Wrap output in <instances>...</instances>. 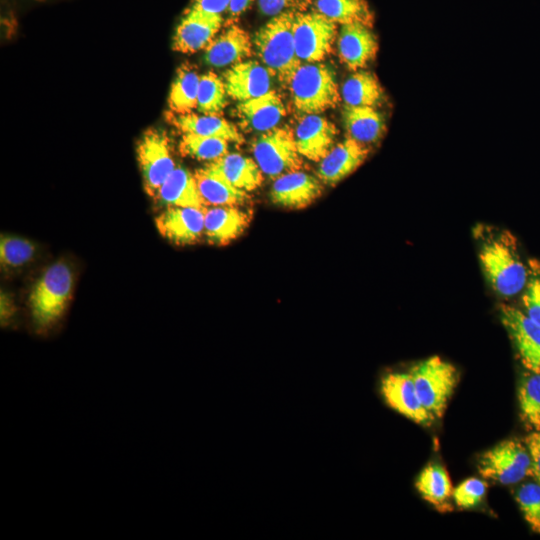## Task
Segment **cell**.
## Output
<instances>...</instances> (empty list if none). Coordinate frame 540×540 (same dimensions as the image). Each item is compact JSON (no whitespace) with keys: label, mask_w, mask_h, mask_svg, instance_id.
<instances>
[{"label":"cell","mask_w":540,"mask_h":540,"mask_svg":"<svg viewBox=\"0 0 540 540\" xmlns=\"http://www.w3.org/2000/svg\"><path fill=\"white\" fill-rule=\"evenodd\" d=\"M288 86L293 105L304 114L322 113L340 99L335 69L326 63H302Z\"/></svg>","instance_id":"cell-3"},{"label":"cell","mask_w":540,"mask_h":540,"mask_svg":"<svg viewBox=\"0 0 540 540\" xmlns=\"http://www.w3.org/2000/svg\"><path fill=\"white\" fill-rule=\"evenodd\" d=\"M252 153L263 174L273 179L300 170L303 163L294 132L287 127L261 133L252 143Z\"/></svg>","instance_id":"cell-6"},{"label":"cell","mask_w":540,"mask_h":540,"mask_svg":"<svg viewBox=\"0 0 540 540\" xmlns=\"http://www.w3.org/2000/svg\"><path fill=\"white\" fill-rule=\"evenodd\" d=\"M13 313V305L7 295H1V319L7 321Z\"/></svg>","instance_id":"cell-42"},{"label":"cell","mask_w":540,"mask_h":540,"mask_svg":"<svg viewBox=\"0 0 540 540\" xmlns=\"http://www.w3.org/2000/svg\"><path fill=\"white\" fill-rule=\"evenodd\" d=\"M479 247L480 264L493 291L502 298L521 293L528 279V264L515 237L507 230H485Z\"/></svg>","instance_id":"cell-1"},{"label":"cell","mask_w":540,"mask_h":540,"mask_svg":"<svg viewBox=\"0 0 540 540\" xmlns=\"http://www.w3.org/2000/svg\"><path fill=\"white\" fill-rule=\"evenodd\" d=\"M368 154L367 145L347 137L318 162L317 177L323 184L334 186L359 168Z\"/></svg>","instance_id":"cell-17"},{"label":"cell","mask_w":540,"mask_h":540,"mask_svg":"<svg viewBox=\"0 0 540 540\" xmlns=\"http://www.w3.org/2000/svg\"><path fill=\"white\" fill-rule=\"evenodd\" d=\"M205 207L241 206L249 199L246 191L230 184L209 163L194 173Z\"/></svg>","instance_id":"cell-23"},{"label":"cell","mask_w":540,"mask_h":540,"mask_svg":"<svg viewBox=\"0 0 540 540\" xmlns=\"http://www.w3.org/2000/svg\"><path fill=\"white\" fill-rule=\"evenodd\" d=\"M341 118L348 137L364 145L379 141L386 130L383 115L374 107L344 105Z\"/></svg>","instance_id":"cell-24"},{"label":"cell","mask_w":540,"mask_h":540,"mask_svg":"<svg viewBox=\"0 0 540 540\" xmlns=\"http://www.w3.org/2000/svg\"><path fill=\"white\" fill-rule=\"evenodd\" d=\"M252 212L240 206H209L204 210V236L210 244L224 246L248 228Z\"/></svg>","instance_id":"cell-19"},{"label":"cell","mask_w":540,"mask_h":540,"mask_svg":"<svg viewBox=\"0 0 540 540\" xmlns=\"http://www.w3.org/2000/svg\"><path fill=\"white\" fill-rule=\"evenodd\" d=\"M227 97L223 78L213 71L200 76L196 108L199 113L219 115L227 105Z\"/></svg>","instance_id":"cell-32"},{"label":"cell","mask_w":540,"mask_h":540,"mask_svg":"<svg viewBox=\"0 0 540 540\" xmlns=\"http://www.w3.org/2000/svg\"><path fill=\"white\" fill-rule=\"evenodd\" d=\"M528 270V279L521 292V310L540 326V261L529 260Z\"/></svg>","instance_id":"cell-35"},{"label":"cell","mask_w":540,"mask_h":540,"mask_svg":"<svg viewBox=\"0 0 540 540\" xmlns=\"http://www.w3.org/2000/svg\"><path fill=\"white\" fill-rule=\"evenodd\" d=\"M200 74L190 63L182 64L172 81L168 106L172 113H190L197 108Z\"/></svg>","instance_id":"cell-28"},{"label":"cell","mask_w":540,"mask_h":540,"mask_svg":"<svg viewBox=\"0 0 540 540\" xmlns=\"http://www.w3.org/2000/svg\"><path fill=\"white\" fill-rule=\"evenodd\" d=\"M499 313L521 364L527 371L540 373V326L509 304H501Z\"/></svg>","instance_id":"cell-10"},{"label":"cell","mask_w":540,"mask_h":540,"mask_svg":"<svg viewBox=\"0 0 540 540\" xmlns=\"http://www.w3.org/2000/svg\"><path fill=\"white\" fill-rule=\"evenodd\" d=\"M323 192V183L318 177L302 170H295L275 178L271 191V201L283 208L302 209Z\"/></svg>","instance_id":"cell-14"},{"label":"cell","mask_w":540,"mask_h":540,"mask_svg":"<svg viewBox=\"0 0 540 540\" xmlns=\"http://www.w3.org/2000/svg\"><path fill=\"white\" fill-rule=\"evenodd\" d=\"M380 392L390 408L415 423L430 425L434 421L422 404L409 372H389L382 376Z\"/></svg>","instance_id":"cell-11"},{"label":"cell","mask_w":540,"mask_h":540,"mask_svg":"<svg viewBox=\"0 0 540 540\" xmlns=\"http://www.w3.org/2000/svg\"><path fill=\"white\" fill-rule=\"evenodd\" d=\"M169 122L182 134L190 133L201 136L218 137L233 143H242L243 136L238 128L219 115L197 114H168Z\"/></svg>","instance_id":"cell-22"},{"label":"cell","mask_w":540,"mask_h":540,"mask_svg":"<svg viewBox=\"0 0 540 540\" xmlns=\"http://www.w3.org/2000/svg\"><path fill=\"white\" fill-rule=\"evenodd\" d=\"M478 470L486 478L508 485L530 476L531 459L524 441L508 439L485 451L478 459Z\"/></svg>","instance_id":"cell-7"},{"label":"cell","mask_w":540,"mask_h":540,"mask_svg":"<svg viewBox=\"0 0 540 540\" xmlns=\"http://www.w3.org/2000/svg\"><path fill=\"white\" fill-rule=\"evenodd\" d=\"M222 15L189 7L181 17L172 41L173 50L191 54L204 50L219 33Z\"/></svg>","instance_id":"cell-12"},{"label":"cell","mask_w":540,"mask_h":540,"mask_svg":"<svg viewBox=\"0 0 540 540\" xmlns=\"http://www.w3.org/2000/svg\"><path fill=\"white\" fill-rule=\"evenodd\" d=\"M144 189L155 198L168 176L176 168L167 135L157 129L147 130L136 148Z\"/></svg>","instance_id":"cell-9"},{"label":"cell","mask_w":540,"mask_h":540,"mask_svg":"<svg viewBox=\"0 0 540 540\" xmlns=\"http://www.w3.org/2000/svg\"><path fill=\"white\" fill-rule=\"evenodd\" d=\"M182 155L201 161H214L228 153V141L218 137L186 133L179 143Z\"/></svg>","instance_id":"cell-33"},{"label":"cell","mask_w":540,"mask_h":540,"mask_svg":"<svg viewBox=\"0 0 540 540\" xmlns=\"http://www.w3.org/2000/svg\"><path fill=\"white\" fill-rule=\"evenodd\" d=\"M422 497L439 510H448L453 487L447 470L440 464L430 463L423 468L416 480Z\"/></svg>","instance_id":"cell-29"},{"label":"cell","mask_w":540,"mask_h":540,"mask_svg":"<svg viewBox=\"0 0 540 540\" xmlns=\"http://www.w3.org/2000/svg\"><path fill=\"white\" fill-rule=\"evenodd\" d=\"M236 110L244 129L261 133L277 127L286 115V108L282 98L274 90L238 102Z\"/></svg>","instance_id":"cell-21"},{"label":"cell","mask_w":540,"mask_h":540,"mask_svg":"<svg viewBox=\"0 0 540 540\" xmlns=\"http://www.w3.org/2000/svg\"><path fill=\"white\" fill-rule=\"evenodd\" d=\"M336 40L340 61L352 71L365 68L378 51L376 34L362 23L341 25Z\"/></svg>","instance_id":"cell-16"},{"label":"cell","mask_w":540,"mask_h":540,"mask_svg":"<svg viewBox=\"0 0 540 540\" xmlns=\"http://www.w3.org/2000/svg\"><path fill=\"white\" fill-rule=\"evenodd\" d=\"M294 17L295 12L291 10L271 17L252 39L253 49L261 63L286 86L302 64L294 44Z\"/></svg>","instance_id":"cell-2"},{"label":"cell","mask_w":540,"mask_h":540,"mask_svg":"<svg viewBox=\"0 0 540 540\" xmlns=\"http://www.w3.org/2000/svg\"><path fill=\"white\" fill-rule=\"evenodd\" d=\"M35 246L27 239L2 236L0 240V262L5 268H17L32 259Z\"/></svg>","instance_id":"cell-34"},{"label":"cell","mask_w":540,"mask_h":540,"mask_svg":"<svg viewBox=\"0 0 540 540\" xmlns=\"http://www.w3.org/2000/svg\"><path fill=\"white\" fill-rule=\"evenodd\" d=\"M520 418L529 430L540 431V373L527 371L518 388Z\"/></svg>","instance_id":"cell-31"},{"label":"cell","mask_w":540,"mask_h":540,"mask_svg":"<svg viewBox=\"0 0 540 540\" xmlns=\"http://www.w3.org/2000/svg\"><path fill=\"white\" fill-rule=\"evenodd\" d=\"M341 97L345 105L375 108L382 104L384 91L374 73L360 69L343 82Z\"/></svg>","instance_id":"cell-27"},{"label":"cell","mask_w":540,"mask_h":540,"mask_svg":"<svg viewBox=\"0 0 540 540\" xmlns=\"http://www.w3.org/2000/svg\"><path fill=\"white\" fill-rule=\"evenodd\" d=\"M209 164L240 190L251 192L263 182V172L257 162L239 153H227Z\"/></svg>","instance_id":"cell-26"},{"label":"cell","mask_w":540,"mask_h":540,"mask_svg":"<svg viewBox=\"0 0 540 540\" xmlns=\"http://www.w3.org/2000/svg\"><path fill=\"white\" fill-rule=\"evenodd\" d=\"M337 135V127L319 114H305L294 131L300 155L314 162H319L331 150Z\"/></svg>","instance_id":"cell-18"},{"label":"cell","mask_w":540,"mask_h":540,"mask_svg":"<svg viewBox=\"0 0 540 540\" xmlns=\"http://www.w3.org/2000/svg\"><path fill=\"white\" fill-rule=\"evenodd\" d=\"M231 0H193L191 7L212 13L222 15L228 10Z\"/></svg>","instance_id":"cell-40"},{"label":"cell","mask_w":540,"mask_h":540,"mask_svg":"<svg viewBox=\"0 0 540 540\" xmlns=\"http://www.w3.org/2000/svg\"><path fill=\"white\" fill-rule=\"evenodd\" d=\"M73 287L71 268L62 261L50 265L34 285L29 305L34 326L50 328L62 316Z\"/></svg>","instance_id":"cell-4"},{"label":"cell","mask_w":540,"mask_h":540,"mask_svg":"<svg viewBox=\"0 0 540 540\" xmlns=\"http://www.w3.org/2000/svg\"><path fill=\"white\" fill-rule=\"evenodd\" d=\"M409 373L424 407L441 418L458 382L455 366L438 356L416 363Z\"/></svg>","instance_id":"cell-5"},{"label":"cell","mask_w":540,"mask_h":540,"mask_svg":"<svg viewBox=\"0 0 540 540\" xmlns=\"http://www.w3.org/2000/svg\"><path fill=\"white\" fill-rule=\"evenodd\" d=\"M487 490V483L479 478H468L453 489L452 497L455 504L463 509L478 505Z\"/></svg>","instance_id":"cell-37"},{"label":"cell","mask_w":540,"mask_h":540,"mask_svg":"<svg viewBox=\"0 0 540 540\" xmlns=\"http://www.w3.org/2000/svg\"><path fill=\"white\" fill-rule=\"evenodd\" d=\"M516 500L530 528L540 534V484L528 482L516 493Z\"/></svg>","instance_id":"cell-36"},{"label":"cell","mask_w":540,"mask_h":540,"mask_svg":"<svg viewBox=\"0 0 540 540\" xmlns=\"http://www.w3.org/2000/svg\"><path fill=\"white\" fill-rule=\"evenodd\" d=\"M204 209L166 207L155 219L159 233L176 245H192L204 236Z\"/></svg>","instance_id":"cell-15"},{"label":"cell","mask_w":540,"mask_h":540,"mask_svg":"<svg viewBox=\"0 0 540 540\" xmlns=\"http://www.w3.org/2000/svg\"><path fill=\"white\" fill-rule=\"evenodd\" d=\"M254 0H231L228 7V14L235 18L244 13L253 3Z\"/></svg>","instance_id":"cell-41"},{"label":"cell","mask_w":540,"mask_h":540,"mask_svg":"<svg viewBox=\"0 0 540 540\" xmlns=\"http://www.w3.org/2000/svg\"><path fill=\"white\" fill-rule=\"evenodd\" d=\"M295 0H258V8L262 15L274 17L285 11Z\"/></svg>","instance_id":"cell-39"},{"label":"cell","mask_w":540,"mask_h":540,"mask_svg":"<svg viewBox=\"0 0 540 540\" xmlns=\"http://www.w3.org/2000/svg\"><path fill=\"white\" fill-rule=\"evenodd\" d=\"M275 75L262 63L243 60L230 66L223 74L227 94L243 102L261 96L272 89Z\"/></svg>","instance_id":"cell-13"},{"label":"cell","mask_w":540,"mask_h":540,"mask_svg":"<svg viewBox=\"0 0 540 540\" xmlns=\"http://www.w3.org/2000/svg\"><path fill=\"white\" fill-rule=\"evenodd\" d=\"M337 25L314 10L295 12L293 37L300 61L312 63L323 60L337 39Z\"/></svg>","instance_id":"cell-8"},{"label":"cell","mask_w":540,"mask_h":540,"mask_svg":"<svg viewBox=\"0 0 540 540\" xmlns=\"http://www.w3.org/2000/svg\"><path fill=\"white\" fill-rule=\"evenodd\" d=\"M156 200L166 207L206 208L194 174L183 167H176L160 187Z\"/></svg>","instance_id":"cell-25"},{"label":"cell","mask_w":540,"mask_h":540,"mask_svg":"<svg viewBox=\"0 0 540 540\" xmlns=\"http://www.w3.org/2000/svg\"><path fill=\"white\" fill-rule=\"evenodd\" d=\"M314 11L336 24L373 25L374 14L366 0H312Z\"/></svg>","instance_id":"cell-30"},{"label":"cell","mask_w":540,"mask_h":540,"mask_svg":"<svg viewBox=\"0 0 540 540\" xmlns=\"http://www.w3.org/2000/svg\"><path fill=\"white\" fill-rule=\"evenodd\" d=\"M253 43L246 30L238 25L227 27L204 49V61L214 68L232 66L252 53Z\"/></svg>","instance_id":"cell-20"},{"label":"cell","mask_w":540,"mask_h":540,"mask_svg":"<svg viewBox=\"0 0 540 540\" xmlns=\"http://www.w3.org/2000/svg\"><path fill=\"white\" fill-rule=\"evenodd\" d=\"M524 443L528 448L531 459L532 476L540 484V431H533L525 437Z\"/></svg>","instance_id":"cell-38"}]
</instances>
